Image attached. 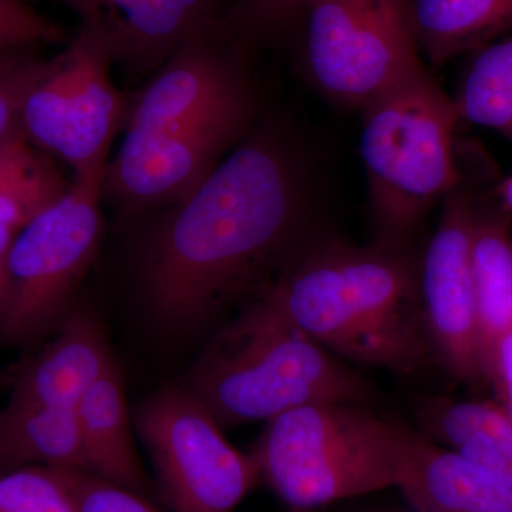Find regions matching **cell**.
Listing matches in <instances>:
<instances>
[{
    "instance_id": "obj_1",
    "label": "cell",
    "mask_w": 512,
    "mask_h": 512,
    "mask_svg": "<svg viewBox=\"0 0 512 512\" xmlns=\"http://www.w3.org/2000/svg\"><path fill=\"white\" fill-rule=\"evenodd\" d=\"M140 259L154 318L210 325L268 291L313 237L305 170L272 127L256 128L185 200L164 208Z\"/></svg>"
},
{
    "instance_id": "obj_2",
    "label": "cell",
    "mask_w": 512,
    "mask_h": 512,
    "mask_svg": "<svg viewBox=\"0 0 512 512\" xmlns=\"http://www.w3.org/2000/svg\"><path fill=\"white\" fill-rule=\"evenodd\" d=\"M412 242L312 238L268 289L292 323L346 363L414 376L433 363Z\"/></svg>"
},
{
    "instance_id": "obj_3",
    "label": "cell",
    "mask_w": 512,
    "mask_h": 512,
    "mask_svg": "<svg viewBox=\"0 0 512 512\" xmlns=\"http://www.w3.org/2000/svg\"><path fill=\"white\" fill-rule=\"evenodd\" d=\"M222 430L322 403H363L375 386L279 309L266 291L214 333L184 386Z\"/></svg>"
},
{
    "instance_id": "obj_4",
    "label": "cell",
    "mask_w": 512,
    "mask_h": 512,
    "mask_svg": "<svg viewBox=\"0 0 512 512\" xmlns=\"http://www.w3.org/2000/svg\"><path fill=\"white\" fill-rule=\"evenodd\" d=\"M362 111L360 154L376 241L412 242L429 212L463 181L456 104L424 64Z\"/></svg>"
},
{
    "instance_id": "obj_5",
    "label": "cell",
    "mask_w": 512,
    "mask_h": 512,
    "mask_svg": "<svg viewBox=\"0 0 512 512\" xmlns=\"http://www.w3.org/2000/svg\"><path fill=\"white\" fill-rule=\"evenodd\" d=\"M413 434L363 403L308 404L269 420L251 456L282 501L311 508L397 487Z\"/></svg>"
},
{
    "instance_id": "obj_6",
    "label": "cell",
    "mask_w": 512,
    "mask_h": 512,
    "mask_svg": "<svg viewBox=\"0 0 512 512\" xmlns=\"http://www.w3.org/2000/svg\"><path fill=\"white\" fill-rule=\"evenodd\" d=\"M103 175L74 177L55 204L16 235L0 296V348L35 345L59 328L103 234Z\"/></svg>"
},
{
    "instance_id": "obj_7",
    "label": "cell",
    "mask_w": 512,
    "mask_h": 512,
    "mask_svg": "<svg viewBox=\"0 0 512 512\" xmlns=\"http://www.w3.org/2000/svg\"><path fill=\"white\" fill-rule=\"evenodd\" d=\"M296 29L309 82L348 109L424 66L410 0H303Z\"/></svg>"
},
{
    "instance_id": "obj_8",
    "label": "cell",
    "mask_w": 512,
    "mask_h": 512,
    "mask_svg": "<svg viewBox=\"0 0 512 512\" xmlns=\"http://www.w3.org/2000/svg\"><path fill=\"white\" fill-rule=\"evenodd\" d=\"M111 60L80 29L30 89L20 131L33 146L63 158L76 177L104 175L111 141L126 126L130 99L110 80Z\"/></svg>"
},
{
    "instance_id": "obj_9",
    "label": "cell",
    "mask_w": 512,
    "mask_h": 512,
    "mask_svg": "<svg viewBox=\"0 0 512 512\" xmlns=\"http://www.w3.org/2000/svg\"><path fill=\"white\" fill-rule=\"evenodd\" d=\"M137 427L174 512H234L261 481L254 457L232 446L184 387L147 399Z\"/></svg>"
},
{
    "instance_id": "obj_10",
    "label": "cell",
    "mask_w": 512,
    "mask_h": 512,
    "mask_svg": "<svg viewBox=\"0 0 512 512\" xmlns=\"http://www.w3.org/2000/svg\"><path fill=\"white\" fill-rule=\"evenodd\" d=\"M255 110L252 93L161 130L126 133L119 154L104 170L103 194L133 214L185 200L229 147L247 136Z\"/></svg>"
},
{
    "instance_id": "obj_11",
    "label": "cell",
    "mask_w": 512,
    "mask_h": 512,
    "mask_svg": "<svg viewBox=\"0 0 512 512\" xmlns=\"http://www.w3.org/2000/svg\"><path fill=\"white\" fill-rule=\"evenodd\" d=\"M476 198L463 177L443 201L439 224L420 256L421 312L433 362L470 386L484 383L471 264Z\"/></svg>"
},
{
    "instance_id": "obj_12",
    "label": "cell",
    "mask_w": 512,
    "mask_h": 512,
    "mask_svg": "<svg viewBox=\"0 0 512 512\" xmlns=\"http://www.w3.org/2000/svg\"><path fill=\"white\" fill-rule=\"evenodd\" d=\"M247 43L228 23L190 37L130 99L126 133H151L255 93L244 62Z\"/></svg>"
},
{
    "instance_id": "obj_13",
    "label": "cell",
    "mask_w": 512,
    "mask_h": 512,
    "mask_svg": "<svg viewBox=\"0 0 512 512\" xmlns=\"http://www.w3.org/2000/svg\"><path fill=\"white\" fill-rule=\"evenodd\" d=\"M76 13L111 63L153 76L190 37L227 23L232 0H55Z\"/></svg>"
},
{
    "instance_id": "obj_14",
    "label": "cell",
    "mask_w": 512,
    "mask_h": 512,
    "mask_svg": "<svg viewBox=\"0 0 512 512\" xmlns=\"http://www.w3.org/2000/svg\"><path fill=\"white\" fill-rule=\"evenodd\" d=\"M117 365L93 309L73 306L55 338L12 376L10 399L76 410L84 394Z\"/></svg>"
},
{
    "instance_id": "obj_15",
    "label": "cell",
    "mask_w": 512,
    "mask_h": 512,
    "mask_svg": "<svg viewBox=\"0 0 512 512\" xmlns=\"http://www.w3.org/2000/svg\"><path fill=\"white\" fill-rule=\"evenodd\" d=\"M419 512H512V487L414 431L399 484Z\"/></svg>"
},
{
    "instance_id": "obj_16",
    "label": "cell",
    "mask_w": 512,
    "mask_h": 512,
    "mask_svg": "<svg viewBox=\"0 0 512 512\" xmlns=\"http://www.w3.org/2000/svg\"><path fill=\"white\" fill-rule=\"evenodd\" d=\"M511 217L500 202L491 204L477 194L471 264L484 383H487L498 343L512 328Z\"/></svg>"
},
{
    "instance_id": "obj_17",
    "label": "cell",
    "mask_w": 512,
    "mask_h": 512,
    "mask_svg": "<svg viewBox=\"0 0 512 512\" xmlns=\"http://www.w3.org/2000/svg\"><path fill=\"white\" fill-rule=\"evenodd\" d=\"M421 433L512 487V417L497 402L421 399Z\"/></svg>"
},
{
    "instance_id": "obj_18",
    "label": "cell",
    "mask_w": 512,
    "mask_h": 512,
    "mask_svg": "<svg viewBox=\"0 0 512 512\" xmlns=\"http://www.w3.org/2000/svg\"><path fill=\"white\" fill-rule=\"evenodd\" d=\"M89 473L146 495L150 483L131 437L123 377L114 365L76 407Z\"/></svg>"
},
{
    "instance_id": "obj_19",
    "label": "cell",
    "mask_w": 512,
    "mask_h": 512,
    "mask_svg": "<svg viewBox=\"0 0 512 512\" xmlns=\"http://www.w3.org/2000/svg\"><path fill=\"white\" fill-rule=\"evenodd\" d=\"M0 466L89 471L76 410L10 399L0 412Z\"/></svg>"
},
{
    "instance_id": "obj_20",
    "label": "cell",
    "mask_w": 512,
    "mask_h": 512,
    "mask_svg": "<svg viewBox=\"0 0 512 512\" xmlns=\"http://www.w3.org/2000/svg\"><path fill=\"white\" fill-rule=\"evenodd\" d=\"M421 55L434 66L478 52L512 30V0H410Z\"/></svg>"
},
{
    "instance_id": "obj_21",
    "label": "cell",
    "mask_w": 512,
    "mask_h": 512,
    "mask_svg": "<svg viewBox=\"0 0 512 512\" xmlns=\"http://www.w3.org/2000/svg\"><path fill=\"white\" fill-rule=\"evenodd\" d=\"M473 55L453 99L458 117L493 130L512 144V35Z\"/></svg>"
},
{
    "instance_id": "obj_22",
    "label": "cell",
    "mask_w": 512,
    "mask_h": 512,
    "mask_svg": "<svg viewBox=\"0 0 512 512\" xmlns=\"http://www.w3.org/2000/svg\"><path fill=\"white\" fill-rule=\"evenodd\" d=\"M70 187L55 164L22 131L0 140V191L39 214L66 195Z\"/></svg>"
},
{
    "instance_id": "obj_23",
    "label": "cell",
    "mask_w": 512,
    "mask_h": 512,
    "mask_svg": "<svg viewBox=\"0 0 512 512\" xmlns=\"http://www.w3.org/2000/svg\"><path fill=\"white\" fill-rule=\"evenodd\" d=\"M0 512H77L63 470L13 468L0 476Z\"/></svg>"
},
{
    "instance_id": "obj_24",
    "label": "cell",
    "mask_w": 512,
    "mask_h": 512,
    "mask_svg": "<svg viewBox=\"0 0 512 512\" xmlns=\"http://www.w3.org/2000/svg\"><path fill=\"white\" fill-rule=\"evenodd\" d=\"M47 64L37 47L0 53V140L20 131L23 103Z\"/></svg>"
},
{
    "instance_id": "obj_25",
    "label": "cell",
    "mask_w": 512,
    "mask_h": 512,
    "mask_svg": "<svg viewBox=\"0 0 512 512\" xmlns=\"http://www.w3.org/2000/svg\"><path fill=\"white\" fill-rule=\"evenodd\" d=\"M302 6L303 0H232L227 23L232 33L249 45L296 29Z\"/></svg>"
},
{
    "instance_id": "obj_26",
    "label": "cell",
    "mask_w": 512,
    "mask_h": 512,
    "mask_svg": "<svg viewBox=\"0 0 512 512\" xmlns=\"http://www.w3.org/2000/svg\"><path fill=\"white\" fill-rule=\"evenodd\" d=\"M77 512H161L146 495L89 471L63 470Z\"/></svg>"
},
{
    "instance_id": "obj_27",
    "label": "cell",
    "mask_w": 512,
    "mask_h": 512,
    "mask_svg": "<svg viewBox=\"0 0 512 512\" xmlns=\"http://www.w3.org/2000/svg\"><path fill=\"white\" fill-rule=\"evenodd\" d=\"M63 29L37 13L25 0H0V53L20 47L56 45Z\"/></svg>"
},
{
    "instance_id": "obj_28",
    "label": "cell",
    "mask_w": 512,
    "mask_h": 512,
    "mask_svg": "<svg viewBox=\"0 0 512 512\" xmlns=\"http://www.w3.org/2000/svg\"><path fill=\"white\" fill-rule=\"evenodd\" d=\"M487 384L493 387L495 402L512 417V328L498 343Z\"/></svg>"
},
{
    "instance_id": "obj_29",
    "label": "cell",
    "mask_w": 512,
    "mask_h": 512,
    "mask_svg": "<svg viewBox=\"0 0 512 512\" xmlns=\"http://www.w3.org/2000/svg\"><path fill=\"white\" fill-rule=\"evenodd\" d=\"M36 215L28 204L0 191V224L22 229Z\"/></svg>"
},
{
    "instance_id": "obj_30",
    "label": "cell",
    "mask_w": 512,
    "mask_h": 512,
    "mask_svg": "<svg viewBox=\"0 0 512 512\" xmlns=\"http://www.w3.org/2000/svg\"><path fill=\"white\" fill-rule=\"evenodd\" d=\"M19 231L20 229L0 224V269H3V271H5L6 259H8L10 248H12Z\"/></svg>"
},
{
    "instance_id": "obj_31",
    "label": "cell",
    "mask_w": 512,
    "mask_h": 512,
    "mask_svg": "<svg viewBox=\"0 0 512 512\" xmlns=\"http://www.w3.org/2000/svg\"><path fill=\"white\" fill-rule=\"evenodd\" d=\"M493 194L497 201L500 202L501 207L512 215V175L495 185Z\"/></svg>"
},
{
    "instance_id": "obj_32",
    "label": "cell",
    "mask_w": 512,
    "mask_h": 512,
    "mask_svg": "<svg viewBox=\"0 0 512 512\" xmlns=\"http://www.w3.org/2000/svg\"><path fill=\"white\" fill-rule=\"evenodd\" d=\"M3 285H5V271L0 269V296H2Z\"/></svg>"
},
{
    "instance_id": "obj_33",
    "label": "cell",
    "mask_w": 512,
    "mask_h": 512,
    "mask_svg": "<svg viewBox=\"0 0 512 512\" xmlns=\"http://www.w3.org/2000/svg\"><path fill=\"white\" fill-rule=\"evenodd\" d=\"M5 383H12V376H8V375H3V373H0V384H5Z\"/></svg>"
}]
</instances>
